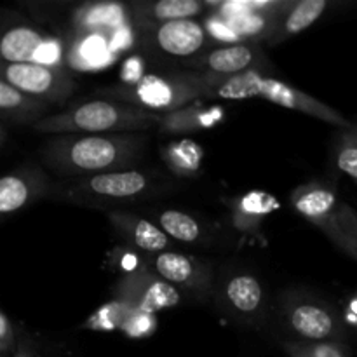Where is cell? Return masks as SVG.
Listing matches in <instances>:
<instances>
[{"label":"cell","mask_w":357,"mask_h":357,"mask_svg":"<svg viewBox=\"0 0 357 357\" xmlns=\"http://www.w3.org/2000/svg\"><path fill=\"white\" fill-rule=\"evenodd\" d=\"M159 119L153 114L142 110L119 107L108 101H89L80 105L79 108L68 115L51 117L38 124L40 131H86L103 132L115 129H138L149 128Z\"/></svg>","instance_id":"1"},{"label":"cell","mask_w":357,"mask_h":357,"mask_svg":"<svg viewBox=\"0 0 357 357\" xmlns=\"http://www.w3.org/2000/svg\"><path fill=\"white\" fill-rule=\"evenodd\" d=\"M258 96L271 101V103L279 105V107L291 108V110L303 112V114L314 115V117L323 119V121H330L335 122V124L345 126V121L337 112L328 108L326 105L316 101L314 98L300 93L295 87H289L288 84L281 82V80L261 77L260 84H258Z\"/></svg>","instance_id":"2"},{"label":"cell","mask_w":357,"mask_h":357,"mask_svg":"<svg viewBox=\"0 0 357 357\" xmlns=\"http://www.w3.org/2000/svg\"><path fill=\"white\" fill-rule=\"evenodd\" d=\"M121 146L107 136H84L70 143L66 149V160L82 171H100L110 167L121 157Z\"/></svg>","instance_id":"3"},{"label":"cell","mask_w":357,"mask_h":357,"mask_svg":"<svg viewBox=\"0 0 357 357\" xmlns=\"http://www.w3.org/2000/svg\"><path fill=\"white\" fill-rule=\"evenodd\" d=\"M160 47L173 56H190L204 44V30L192 20L167 21L157 31Z\"/></svg>","instance_id":"4"},{"label":"cell","mask_w":357,"mask_h":357,"mask_svg":"<svg viewBox=\"0 0 357 357\" xmlns=\"http://www.w3.org/2000/svg\"><path fill=\"white\" fill-rule=\"evenodd\" d=\"M6 82L21 93L42 96L58 86V75L38 63H10L6 68Z\"/></svg>","instance_id":"5"},{"label":"cell","mask_w":357,"mask_h":357,"mask_svg":"<svg viewBox=\"0 0 357 357\" xmlns=\"http://www.w3.org/2000/svg\"><path fill=\"white\" fill-rule=\"evenodd\" d=\"M146 180L142 173L124 171V173H105L93 176L89 187L96 194L108 197H132L145 188Z\"/></svg>","instance_id":"6"},{"label":"cell","mask_w":357,"mask_h":357,"mask_svg":"<svg viewBox=\"0 0 357 357\" xmlns=\"http://www.w3.org/2000/svg\"><path fill=\"white\" fill-rule=\"evenodd\" d=\"M42 37L37 31L30 28H13L7 31L0 44V52L3 59L10 63H28L35 58L37 51L40 49Z\"/></svg>","instance_id":"7"},{"label":"cell","mask_w":357,"mask_h":357,"mask_svg":"<svg viewBox=\"0 0 357 357\" xmlns=\"http://www.w3.org/2000/svg\"><path fill=\"white\" fill-rule=\"evenodd\" d=\"M291 326L302 337L323 340L333 331V319L324 309L316 305H300L291 314Z\"/></svg>","instance_id":"8"},{"label":"cell","mask_w":357,"mask_h":357,"mask_svg":"<svg viewBox=\"0 0 357 357\" xmlns=\"http://www.w3.org/2000/svg\"><path fill=\"white\" fill-rule=\"evenodd\" d=\"M135 96L142 103L153 108H166L174 105L176 101H180V98L174 93V87L169 82L153 75L143 77L139 80L138 86H136Z\"/></svg>","instance_id":"9"},{"label":"cell","mask_w":357,"mask_h":357,"mask_svg":"<svg viewBox=\"0 0 357 357\" xmlns=\"http://www.w3.org/2000/svg\"><path fill=\"white\" fill-rule=\"evenodd\" d=\"M253 59V52L246 45H229L213 51L208 56L209 68L218 73H243V70Z\"/></svg>","instance_id":"10"},{"label":"cell","mask_w":357,"mask_h":357,"mask_svg":"<svg viewBox=\"0 0 357 357\" xmlns=\"http://www.w3.org/2000/svg\"><path fill=\"white\" fill-rule=\"evenodd\" d=\"M227 296L241 312H253L261 302V288L258 281L251 275H239L229 282Z\"/></svg>","instance_id":"11"},{"label":"cell","mask_w":357,"mask_h":357,"mask_svg":"<svg viewBox=\"0 0 357 357\" xmlns=\"http://www.w3.org/2000/svg\"><path fill=\"white\" fill-rule=\"evenodd\" d=\"M260 73L248 70V72L237 73L232 79L222 84L218 89V96L223 100H248V98L258 96V84H260Z\"/></svg>","instance_id":"12"},{"label":"cell","mask_w":357,"mask_h":357,"mask_svg":"<svg viewBox=\"0 0 357 357\" xmlns=\"http://www.w3.org/2000/svg\"><path fill=\"white\" fill-rule=\"evenodd\" d=\"M178 303H180V295L169 282H153L143 295L142 303H139V312L150 316L157 310L169 309Z\"/></svg>","instance_id":"13"},{"label":"cell","mask_w":357,"mask_h":357,"mask_svg":"<svg viewBox=\"0 0 357 357\" xmlns=\"http://www.w3.org/2000/svg\"><path fill=\"white\" fill-rule=\"evenodd\" d=\"M160 225L167 236L183 243H192L199 237V225L194 218L180 211H166L160 216Z\"/></svg>","instance_id":"14"},{"label":"cell","mask_w":357,"mask_h":357,"mask_svg":"<svg viewBox=\"0 0 357 357\" xmlns=\"http://www.w3.org/2000/svg\"><path fill=\"white\" fill-rule=\"evenodd\" d=\"M157 272L167 279V282H187L194 274L192 261L178 253H162L155 261Z\"/></svg>","instance_id":"15"},{"label":"cell","mask_w":357,"mask_h":357,"mask_svg":"<svg viewBox=\"0 0 357 357\" xmlns=\"http://www.w3.org/2000/svg\"><path fill=\"white\" fill-rule=\"evenodd\" d=\"M28 201V187L21 178L3 176L0 180V213H13Z\"/></svg>","instance_id":"16"},{"label":"cell","mask_w":357,"mask_h":357,"mask_svg":"<svg viewBox=\"0 0 357 357\" xmlns=\"http://www.w3.org/2000/svg\"><path fill=\"white\" fill-rule=\"evenodd\" d=\"M324 7H326V0H303L289 14L286 21V30L289 33H298L305 30L323 14Z\"/></svg>","instance_id":"17"},{"label":"cell","mask_w":357,"mask_h":357,"mask_svg":"<svg viewBox=\"0 0 357 357\" xmlns=\"http://www.w3.org/2000/svg\"><path fill=\"white\" fill-rule=\"evenodd\" d=\"M335 204H337L335 195L331 192L321 190L319 188V190L307 192L305 195H302L295 202V208L296 211L309 216V218H321V216L328 215L333 209Z\"/></svg>","instance_id":"18"},{"label":"cell","mask_w":357,"mask_h":357,"mask_svg":"<svg viewBox=\"0 0 357 357\" xmlns=\"http://www.w3.org/2000/svg\"><path fill=\"white\" fill-rule=\"evenodd\" d=\"M201 10V3L195 0H162L153 6V16L167 21H183L195 16Z\"/></svg>","instance_id":"19"},{"label":"cell","mask_w":357,"mask_h":357,"mask_svg":"<svg viewBox=\"0 0 357 357\" xmlns=\"http://www.w3.org/2000/svg\"><path fill=\"white\" fill-rule=\"evenodd\" d=\"M132 239L136 246H139L145 251H162L167 246V234L157 229L153 223L146 220H138L132 230Z\"/></svg>","instance_id":"20"},{"label":"cell","mask_w":357,"mask_h":357,"mask_svg":"<svg viewBox=\"0 0 357 357\" xmlns=\"http://www.w3.org/2000/svg\"><path fill=\"white\" fill-rule=\"evenodd\" d=\"M202 159V149L192 139H181L169 150V160L180 169L194 171Z\"/></svg>","instance_id":"21"},{"label":"cell","mask_w":357,"mask_h":357,"mask_svg":"<svg viewBox=\"0 0 357 357\" xmlns=\"http://www.w3.org/2000/svg\"><path fill=\"white\" fill-rule=\"evenodd\" d=\"M80 58L87 66H101L108 59V42L103 35H89L80 44Z\"/></svg>","instance_id":"22"},{"label":"cell","mask_w":357,"mask_h":357,"mask_svg":"<svg viewBox=\"0 0 357 357\" xmlns=\"http://www.w3.org/2000/svg\"><path fill=\"white\" fill-rule=\"evenodd\" d=\"M264 26V21L261 17L255 16L250 13H241L236 16H230V30L236 35H250L258 31Z\"/></svg>","instance_id":"23"},{"label":"cell","mask_w":357,"mask_h":357,"mask_svg":"<svg viewBox=\"0 0 357 357\" xmlns=\"http://www.w3.org/2000/svg\"><path fill=\"white\" fill-rule=\"evenodd\" d=\"M337 164L344 173H347L349 176L357 180V143L347 145L338 153Z\"/></svg>","instance_id":"24"},{"label":"cell","mask_w":357,"mask_h":357,"mask_svg":"<svg viewBox=\"0 0 357 357\" xmlns=\"http://www.w3.org/2000/svg\"><path fill=\"white\" fill-rule=\"evenodd\" d=\"M24 101L21 91H17L16 87H13L10 84H7L6 80L0 82V108L2 110H13L17 108Z\"/></svg>","instance_id":"25"},{"label":"cell","mask_w":357,"mask_h":357,"mask_svg":"<svg viewBox=\"0 0 357 357\" xmlns=\"http://www.w3.org/2000/svg\"><path fill=\"white\" fill-rule=\"evenodd\" d=\"M293 357H344L342 352L333 345H310V347H298L291 351Z\"/></svg>","instance_id":"26"},{"label":"cell","mask_w":357,"mask_h":357,"mask_svg":"<svg viewBox=\"0 0 357 357\" xmlns=\"http://www.w3.org/2000/svg\"><path fill=\"white\" fill-rule=\"evenodd\" d=\"M59 58V47L56 42H44V44L40 45V49L37 51V54H35L33 61L38 63V65H51V63H54L56 59Z\"/></svg>","instance_id":"27"},{"label":"cell","mask_w":357,"mask_h":357,"mask_svg":"<svg viewBox=\"0 0 357 357\" xmlns=\"http://www.w3.org/2000/svg\"><path fill=\"white\" fill-rule=\"evenodd\" d=\"M121 20V9L115 6H105L100 7L94 14H91L89 21L93 23H115Z\"/></svg>","instance_id":"28"},{"label":"cell","mask_w":357,"mask_h":357,"mask_svg":"<svg viewBox=\"0 0 357 357\" xmlns=\"http://www.w3.org/2000/svg\"><path fill=\"white\" fill-rule=\"evenodd\" d=\"M124 77L129 82H139V77H142V63L138 59H131L128 61V65L124 66Z\"/></svg>","instance_id":"29"},{"label":"cell","mask_w":357,"mask_h":357,"mask_svg":"<svg viewBox=\"0 0 357 357\" xmlns=\"http://www.w3.org/2000/svg\"><path fill=\"white\" fill-rule=\"evenodd\" d=\"M7 337H9V326H7V319L6 316H0V338H2V347L3 351H6V342H7Z\"/></svg>","instance_id":"30"},{"label":"cell","mask_w":357,"mask_h":357,"mask_svg":"<svg viewBox=\"0 0 357 357\" xmlns=\"http://www.w3.org/2000/svg\"><path fill=\"white\" fill-rule=\"evenodd\" d=\"M20 357H28V356H20Z\"/></svg>","instance_id":"31"}]
</instances>
